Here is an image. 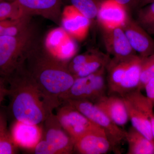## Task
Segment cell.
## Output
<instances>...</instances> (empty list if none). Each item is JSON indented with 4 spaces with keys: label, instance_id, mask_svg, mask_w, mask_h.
<instances>
[{
    "label": "cell",
    "instance_id": "cell-1",
    "mask_svg": "<svg viewBox=\"0 0 154 154\" xmlns=\"http://www.w3.org/2000/svg\"><path fill=\"white\" fill-rule=\"evenodd\" d=\"M33 79L52 111L61 105V96L68 91L75 78L68 64L47 50L41 40L30 51L22 65Z\"/></svg>",
    "mask_w": 154,
    "mask_h": 154
},
{
    "label": "cell",
    "instance_id": "cell-2",
    "mask_svg": "<svg viewBox=\"0 0 154 154\" xmlns=\"http://www.w3.org/2000/svg\"><path fill=\"white\" fill-rule=\"evenodd\" d=\"M9 84L8 109L14 120L28 124H42L53 112L45 102L33 79L22 66L6 81Z\"/></svg>",
    "mask_w": 154,
    "mask_h": 154
},
{
    "label": "cell",
    "instance_id": "cell-3",
    "mask_svg": "<svg viewBox=\"0 0 154 154\" xmlns=\"http://www.w3.org/2000/svg\"><path fill=\"white\" fill-rule=\"evenodd\" d=\"M42 39L37 28L32 24L17 36H0V77L6 81Z\"/></svg>",
    "mask_w": 154,
    "mask_h": 154
},
{
    "label": "cell",
    "instance_id": "cell-4",
    "mask_svg": "<svg viewBox=\"0 0 154 154\" xmlns=\"http://www.w3.org/2000/svg\"><path fill=\"white\" fill-rule=\"evenodd\" d=\"M63 103L74 107L103 130L111 143L112 151L115 153H120L122 145L125 141L126 131L115 124L93 102L87 100H69Z\"/></svg>",
    "mask_w": 154,
    "mask_h": 154
},
{
    "label": "cell",
    "instance_id": "cell-5",
    "mask_svg": "<svg viewBox=\"0 0 154 154\" xmlns=\"http://www.w3.org/2000/svg\"><path fill=\"white\" fill-rule=\"evenodd\" d=\"M107 94L106 66L87 76L76 78L71 88L61 96V103L69 100H87L95 103Z\"/></svg>",
    "mask_w": 154,
    "mask_h": 154
},
{
    "label": "cell",
    "instance_id": "cell-6",
    "mask_svg": "<svg viewBox=\"0 0 154 154\" xmlns=\"http://www.w3.org/2000/svg\"><path fill=\"white\" fill-rule=\"evenodd\" d=\"M124 99L132 126L149 139L154 140L150 117L154 113V105L140 90H137L122 96Z\"/></svg>",
    "mask_w": 154,
    "mask_h": 154
},
{
    "label": "cell",
    "instance_id": "cell-7",
    "mask_svg": "<svg viewBox=\"0 0 154 154\" xmlns=\"http://www.w3.org/2000/svg\"><path fill=\"white\" fill-rule=\"evenodd\" d=\"M56 110L55 115L60 123L75 143L88 133L104 131L83 113L67 103H62Z\"/></svg>",
    "mask_w": 154,
    "mask_h": 154
},
{
    "label": "cell",
    "instance_id": "cell-8",
    "mask_svg": "<svg viewBox=\"0 0 154 154\" xmlns=\"http://www.w3.org/2000/svg\"><path fill=\"white\" fill-rule=\"evenodd\" d=\"M44 140L56 154H72L75 151V141L61 125L53 112L42 123Z\"/></svg>",
    "mask_w": 154,
    "mask_h": 154
},
{
    "label": "cell",
    "instance_id": "cell-9",
    "mask_svg": "<svg viewBox=\"0 0 154 154\" xmlns=\"http://www.w3.org/2000/svg\"><path fill=\"white\" fill-rule=\"evenodd\" d=\"M43 43L51 55L67 64L76 54L74 39L62 27L49 31L43 39Z\"/></svg>",
    "mask_w": 154,
    "mask_h": 154
},
{
    "label": "cell",
    "instance_id": "cell-10",
    "mask_svg": "<svg viewBox=\"0 0 154 154\" xmlns=\"http://www.w3.org/2000/svg\"><path fill=\"white\" fill-rule=\"evenodd\" d=\"M15 1L23 15L39 16L60 25L63 0H9Z\"/></svg>",
    "mask_w": 154,
    "mask_h": 154
},
{
    "label": "cell",
    "instance_id": "cell-11",
    "mask_svg": "<svg viewBox=\"0 0 154 154\" xmlns=\"http://www.w3.org/2000/svg\"><path fill=\"white\" fill-rule=\"evenodd\" d=\"M129 44L142 57L154 53V41L145 29L128 16L122 26Z\"/></svg>",
    "mask_w": 154,
    "mask_h": 154
},
{
    "label": "cell",
    "instance_id": "cell-12",
    "mask_svg": "<svg viewBox=\"0 0 154 154\" xmlns=\"http://www.w3.org/2000/svg\"><path fill=\"white\" fill-rule=\"evenodd\" d=\"M91 21L74 6L68 5L62 11L60 25L72 38L82 41L88 36Z\"/></svg>",
    "mask_w": 154,
    "mask_h": 154
},
{
    "label": "cell",
    "instance_id": "cell-13",
    "mask_svg": "<svg viewBox=\"0 0 154 154\" xmlns=\"http://www.w3.org/2000/svg\"><path fill=\"white\" fill-rule=\"evenodd\" d=\"M41 125L14 120L10 131L16 146L29 151L35 147L43 137V128Z\"/></svg>",
    "mask_w": 154,
    "mask_h": 154
},
{
    "label": "cell",
    "instance_id": "cell-14",
    "mask_svg": "<svg viewBox=\"0 0 154 154\" xmlns=\"http://www.w3.org/2000/svg\"><path fill=\"white\" fill-rule=\"evenodd\" d=\"M102 29L103 41L108 54L119 58L129 57L136 54L122 27Z\"/></svg>",
    "mask_w": 154,
    "mask_h": 154
},
{
    "label": "cell",
    "instance_id": "cell-15",
    "mask_svg": "<svg viewBox=\"0 0 154 154\" xmlns=\"http://www.w3.org/2000/svg\"><path fill=\"white\" fill-rule=\"evenodd\" d=\"M128 16L127 8L115 0H102L97 18L102 28L122 27Z\"/></svg>",
    "mask_w": 154,
    "mask_h": 154
},
{
    "label": "cell",
    "instance_id": "cell-16",
    "mask_svg": "<svg viewBox=\"0 0 154 154\" xmlns=\"http://www.w3.org/2000/svg\"><path fill=\"white\" fill-rule=\"evenodd\" d=\"M112 151V146L103 131L88 133L78 139L75 151L81 154H104Z\"/></svg>",
    "mask_w": 154,
    "mask_h": 154
},
{
    "label": "cell",
    "instance_id": "cell-17",
    "mask_svg": "<svg viewBox=\"0 0 154 154\" xmlns=\"http://www.w3.org/2000/svg\"><path fill=\"white\" fill-rule=\"evenodd\" d=\"M94 103L119 127L124 126L129 119L124 99L119 95L107 94Z\"/></svg>",
    "mask_w": 154,
    "mask_h": 154
},
{
    "label": "cell",
    "instance_id": "cell-18",
    "mask_svg": "<svg viewBox=\"0 0 154 154\" xmlns=\"http://www.w3.org/2000/svg\"><path fill=\"white\" fill-rule=\"evenodd\" d=\"M130 57L125 58L113 57V58L110 59L107 63L106 66V72L107 95H118Z\"/></svg>",
    "mask_w": 154,
    "mask_h": 154
},
{
    "label": "cell",
    "instance_id": "cell-19",
    "mask_svg": "<svg viewBox=\"0 0 154 154\" xmlns=\"http://www.w3.org/2000/svg\"><path fill=\"white\" fill-rule=\"evenodd\" d=\"M143 58L136 54L130 58L118 95L122 96L137 89L140 81Z\"/></svg>",
    "mask_w": 154,
    "mask_h": 154
},
{
    "label": "cell",
    "instance_id": "cell-20",
    "mask_svg": "<svg viewBox=\"0 0 154 154\" xmlns=\"http://www.w3.org/2000/svg\"><path fill=\"white\" fill-rule=\"evenodd\" d=\"M125 141L128 144V154H154V141L132 126L126 131Z\"/></svg>",
    "mask_w": 154,
    "mask_h": 154
},
{
    "label": "cell",
    "instance_id": "cell-21",
    "mask_svg": "<svg viewBox=\"0 0 154 154\" xmlns=\"http://www.w3.org/2000/svg\"><path fill=\"white\" fill-rule=\"evenodd\" d=\"M19 148L12 139L5 116L0 111V154H14Z\"/></svg>",
    "mask_w": 154,
    "mask_h": 154
},
{
    "label": "cell",
    "instance_id": "cell-22",
    "mask_svg": "<svg viewBox=\"0 0 154 154\" xmlns=\"http://www.w3.org/2000/svg\"><path fill=\"white\" fill-rule=\"evenodd\" d=\"M110 59L109 54L96 51L94 56L75 75V78L87 76L96 72L102 67L106 66Z\"/></svg>",
    "mask_w": 154,
    "mask_h": 154
},
{
    "label": "cell",
    "instance_id": "cell-23",
    "mask_svg": "<svg viewBox=\"0 0 154 154\" xmlns=\"http://www.w3.org/2000/svg\"><path fill=\"white\" fill-rule=\"evenodd\" d=\"M91 21L97 17L102 0H65Z\"/></svg>",
    "mask_w": 154,
    "mask_h": 154
},
{
    "label": "cell",
    "instance_id": "cell-24",
    "mask_svg": "<svg viewBox=\"0 0 154 154\" xmlns=\"http://www.w3.org/2000/svg\"><path fill=\"white\" fill-rule=\"evenodd\" d=\"M24 16L21 9L15 1H0V21L15 20Z\"/></svg>",
    "mask_w": 154,
    "mask_h": 154
},
{
    "label": "cell",
    "instance_id": "cell-25",
    "mask_svg": "<svg viewBox=\"0 0 154 154\" xmlns=\"http://www.w3.org/2000/svg\"><path fill=\"white\" fill-rule=\"evenodd\" d=\"M138 23L150 33L154 30V2L144 7L138 13Z\"/></svg>",
    "mask_w": 154,
    "mask_h": 154
},
{
    "label": "cell",
    "instance_id": "cell-26",
    "mask_svg": "<svg viewBox=\"0 0 154 154\" xmlns=\"http://www.w3.org/2000/svg\"><path fill=\"white\" fill-rule=\"evenodd\" d=\"M154 78V53L143 57L142 62L140 81L137 89L141 91L144 89L146 84Z\"/></svg>",
    "mask_w": 154,
    "mask_h": 154
},
{
    "label": "cell",
    "instance_id": "cell-27",
    "mask_svg": "<svg viewBox=\"0 0 154 154\" xmlns=\"http://www.w3.org/2000/svg\"><path fill=\"white\" fill-rule=\"evenodd\" d=\"M96 51H90L82 54L75 56L72 59L68 64V67L74 76L75 77V75L94 56Z\"/></svg>",
    "mask_w": 154,
    "mask_h": 154
},
{
    "label": "cell",
    "instance_id": "cell-28",
    "mask_svg": "<svg viewBox=\"0 0 154 154\" xmlns=\"http://www.w3.org/2000/svg\"><path fill=\"white\" fill-rule=\"evenodd\" d=\"M144 89L146 90L147 97L154 106V78L149 80L146 84Z\"/></svg>",
    "mask_w": 154,
    "mask_h": 154
},
{
    "label": "cell",
    "instance_id": "cell-29",
    "mask_svg": "<svg viewBox=\"0 0 154 154\" xmlns=\"http://www.w3.org/2000/svg\"><path fill=\"white\" fill-rule=\"evenodd\" d=\"M6 82L0 77V105L8 94V88L6 85Z\"/></svg>",
    "mask_w": 154,
    "mask_h": 154
},
{
    "label": "cell",
    "instance_id": "cell-30",
    "mask_svg": "<svg viewBox=\"0 0 154 154\" xmlns=\"http://www.w3.org/2000/svg\"><path fill=\"white\" fill-rule=\"evenodd\" d=\"M127 8L138 5L137 0H115Z\"/></svg>",
    "mask_w": 154,
    "mask_h": 154
},
{
    "label": "cell",
    "instance_id": "cell-31",
    "mask_svg": "<svg viewBox=\"0 0 154 154\" xmlns=\"http://www.w3.org/2000/svg\"><path fill=\"white\" fill-rule=\"evenodd\" d=\"M150 120L151 125L152 135L154 140V113L151 115Z\"/></svg>",
    "mask_w": 154,
    "mask_h": 154
},
{
    "label": "cell",
    "instance_id": "cell-32",
    "mask_svg": "<svg viewBox=\"0 0 154 154\" xmlns=\"http://www.w3.org/2000/svg\"><path fill=\"white\" fill-rule=\"evenodd\" d=\"M153 2H154V0H140L139 5L142 8V7H144Z\"/></svg>",
    "mask_w": 154,
    "mask_h": 154
},
{
    "label": "cell",
    "instance_id": "cell-33",
    "mask_svg": "<svg viewBox=\"0 0 154 154\" xmlns=\"http://www.w3.org/2000/svg\"><path fill=\"white\" fill-rule=\"evenodd\" d=\"M138 2V5H139L140 2V0H137Z\"/></svg>",
    "mask_w": 154,
    "mask_h": 154
},
{
    "label": "cell",
    "instance_id": "cell-34",
    "mask_svg": "<svg viewBox=\"0 0 154 154\" xmlns=\"http://www.w3.org/2000/svg\"><path fill=\"white\" fill-rule=\"evenodd\" d=\"M151 33H152V34H154V30L153 31H152V32H151Z\"/></svg>",
    "mask_w": 154,
    "mask_h": 154
},
{
    "label": "cell",
    "instance_id": "cell-35",
    "mask_svg": "<svg viewBox=\"0 0 154 154\" xmlns=\"http://www.w3.org/2000/svg\"><path fill=\"white\" fill-rule=\"evenodd\" d=\"M2 1V0H0V1Z\"/></svg>",
    "mask_w": 154,
    "mask_h": 154
}]
</instances>
